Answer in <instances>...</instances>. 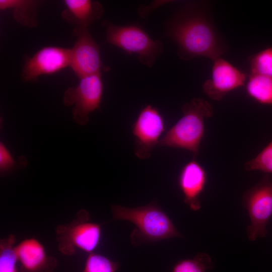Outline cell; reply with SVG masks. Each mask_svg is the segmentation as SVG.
<instances>
[{
	"label": "cell",
	"mask_w": 272,
	"mask_h": 272,
	"mask_svg": "<svg viewBox=\"0 0 272 272\" xmlns=\"http://www.w3.org/2000/svg\"><path fill=\"white\" fill-rule=\"evenodd\" d=\"M119 267L118 262L97 254L91 253L87 258L83 272H116Z\"/></svg>",
	"instance_id": "20"
},
{
	"label": "cell",
	"mask_w": 272,
	"mask_h": 272,
	"mask_svg": "<svg viewBox=\"0 0 272 272\" xmlns=\"http://www.w3.org/2000/svg\"><path fill=\"white\" fill-rule=\"evenodd\" d=\"M207 182L205 170L195 160L187 163L181 169L178 185L184 196V202L192 211L201 208L200 196Z\"/></svg>",
	"instance_id": "11"
},
{
	"label": "cell",
	"mask_w": 272,
	"mask_h": 272,
	"mask_svg": "<svg viewBox=\"0 0 272 272\" xmlns=\"http://www.w3.org/2000/svg\"><path fill=\"white\" fill-rule=\"evenodd\" d=\"M103 26L108 43L129 53L138 54L140 62L151 67L163 53V46L159 40H153L141 27L135 25L120 26L105 20Z\"/></svg>",
	"instance_id": "4"
},
{
	"label": "cell",
	"mask_w": 272,
	"mask_h": 272,
	"mask_svg": "<svg viewBox=\"0 0 272 272\" xmlns=\"http://www.w3.org/2000/svg\"><path fill=\"white\" fill-rule=\"evenodd\" d=\"M71 48L45 46L25 59L21 73L25 82H36L42 75L56 73L70 66Z\"/></svg>",
	"instance_id": "9"
},
{
	"label": "cell",
	"mask_w": 272,
	"mask_h": 272,
	"mask_svg": "<svg viewBox=\"0 0 272 272\" xmlns=\"http://www.w3.org/2000/svg\"><path fill=\"white\" fill-rule=\"evenodd\" d=\"M13 242L11 238L7 243L1 246L0 272H17L16 264L18 258L15 250L11 246Z\"/></svg>",
	"instance_id": "21"
},
{
	"label": "cell",
	"mask_w": 272,
	"mask_h": 272,
	"mask_svg": "<svg viewBox=\"0 0 272 272\" xmlns=\"http://www.w3.org/2000/svg\"><path fill=\"white\" fill-rule=\"evenodd\" d=\"M247 171L259 170L266 174L272 173V141L255 157L245 164Z\"/></svg>",
	"instance_id": "19"
},
{
	"label": "cell",
	"mask_w": 272,
	"mask_h": 272,
	"mask_svg": "<svg viewBox=\"0 0 272 272\" xmlns=\"http://www.w3.org/2000/svg\"><path fill=\"white\" fill-rule=\"evenodd\" d=\"M103 91L101 74H98L80 78L76 86L64 92L63 103L66 106L74 105L72 113L77 123L87 124L89 114L100 107Z\"/></svg>",
	"instance_id": "6"
},
{
	"label": "cell",
	"mask_w": 272,
	"mask_h": 272,
	"mask_svg": "<svg viewBox=\"0 0 272 272\" xmlns=\"http://www.w3.org/2000/svg\"><path fill=\"white\" fill-rule=\"evenodd\" d=\"M135 138L134 152L139 158L145 160L151 155L153 148L158 145L165 130L164 120L158 109L151 105L145 106L132 125Z\"/></svg>",
	"instance_id": "8"
},
{
	"label": "cell",
	"mask_w": 272,
	"mask_h": 272,
	"mask_svg": "<svg viewBox=\"0 0 272 272\" xmlns=\"http://www.w3.org/2000/svg\"><path fill=\"white\" fill-rule=\"evenodd\" d=\"M15 250L18 259L28 271H38L46 264L44 250L41 245L34 239L24 241Z\"/></svg>",
	"instance_id": "14"
},
{
	"label": "cell",
	"mask_w": 272,
	"mask_h": 272,
	"mask_svg": "<svg viewBox=\"0 0 272 272\" xmlns=\"http://www.w3.org/2000/svg\"><path fill=\"white\" fill-rule=\"evenodd\" d=\"M246 89L248 95L257 102L272 105V77L251 74Z\"/></svg>",
	"instance_id": "16"
},
{
	"label": "cell",
	"mask_w": 272,
	"mask_h": 272,
	"mask_svg": "<svg viewBox=\"0 0 272 272\" xmlns=\"http://www.w3.org/2000/svg\"><path fill=\"white\" fill-rule=\"evenodd\" d=\"M213 268L210 256L200 252L192 258L185 259L177 262L172 272H208Z\"/></svg>",
	"instance_id": "17"
},
{
	"label": "cell",
	"mask_w": 272,
	"mask_h": 272,
	"mask_svg": "<svg viewBox=\"0 0 272 272\" xmlns=\"http://www.w3.org/2000/svg\"><path fill=\"white\" fill-rule=\"evenodd\" d=\"M182 116L159 141L158 145L188 150L197 156L205 133V121L212 116L213 108L207 101L195 98L181 108Z\"/></svg>",
	"instance_id": "3"
},
{
	"label": "cell",
	"mask_w": 272,
	"mask_h": 272,
	"mask_svg": "<svg viewBox=\"0 0 272 272\" xmlns=\"http://www.w3.org/2000/svg\"><path fill=\"white\" fill-rule=\"evenodd\" d=\"M246 75L226 60H214L212 77L202 85L204 93L213 100L220 101L229 92L242 86Z\"/></svg>",
	"instance_id": "10"
},
{
	"label": "cell",
	"mask_w": 272,
	"mask_h": 272,
	"mask_svg": "<svg viewBox=\"0 0 272 272\" xmlns=\"http://www.w3.org/2000/svg\"><path fill=\"white\" fill-rule=\"evenodd\" d=\"M62 19L74 27H87L103 15V6L92 0H64Z\"/></svg>",
	"instance_id": "12"
},
{
	"label": "cell",
	"mask_w": 272,
	"mask_h": 272,
	"mask_svg": "<svg viewBox=\"0 0 272 272\" xmlns=\"http://www.w3.org/2000/svg\"><path fill=\"white\" fill-rule=\"evenodd\" d=\"M166 34L184 60L205 56L214 61L227 50L208 16L195 6H186L176 13L167 24Z\"/></svg>",
	"instance_id": "1"
},
{
	"label": "cell",
	"mask_w": 272,
	"mask_h": 272,
	"mask_svg": "<svg viewBox=\"0 0 272 272\" xmlns=\"http://www.w3.org/2000/svg\"><path fill=\"white\" fill-rule=\"evenodd\" d=\"M43 3L40 0H0V10H11L18 24L34 28L38 25L37 10Z\"/></svg>",
	"instance_id": "13"
},
{
	"label": "cell",
	"mask_w": 272,
	"mask_h": 272,
	"mask_svg": "<svg viewBox=\"0 0 272 272\" xmlns=\"http://www.w3.org/2000/svg\"><path fill=\"white\" fill-rule=\"evenodd\" d=\"M27 164V160L21 157L16 162L7 147L2 142L0 143V170L2 174H6L14 171L18 166Z\"/></svg>",
	"instance_id": "22"
},
{
	"label": "cell",
	"mask_w": 272,
	"mask_h": 272,
	"mask_svg": "<svg viewBox=\"0 0 272 272\" xmlns=\"http://www.w3.org/2000/svg\"><path fill=\"white\" fill-rule=\"evenodd\" d=\"M112 212L113 219L129 221L137 226L131 234L134 245L183 237L155 201L137 208L113 205Z\"/></svg>",
	"instance_id": "2"
},
{
	"label": "cell",
	"mask_w": 272,
	"mask_h": 272,
	"mask_svg": "<svg viewBox=\"0 0 272 272\" xmlns=\"http://www.w3.org/2000/svg\"><path fill=\"white\" fill-rule=\"evenodd\" d=\"M73 34L76 37L71 48L70 67L79 78L107 71L108 67L101 61L99 47L87 27H74Z\"/></svg>",
	"instance_id": "7"
},
{
	"label": "cell",
	"mask_w": 272,
	"mask_h": 272,
	"mask_svg": "<svg viewBox=\"0 0 272 272\" xmlns=\"http://www.w3.org/2000/svg\"><path fill=\"white\" fill-rule=\"evenodd\" d=\"M100 234L98 225L86 223L74 227L71 232L70 238L75 246L86 252H91L97 246Z\"/></svg>",
	"instance_id": "15"
},
{
	"label": "cell",
	"mask_w": 272,
	"mask_h": 272,
	"mask_svg": "<svg viewBox=\"0 0 272 272\" xmlns=\"http://www.w3.org/2000/svg\"><path fill=\"white\" fill-rule=\"evenodd\" d=\"M242 205L247 211L250 221L246 228L248 239L253 241L265 237L267 224L272 215V181L269 174L243 193Z\"/></svg>",
	"instance_id": "5"
},
{
	"label": "cell",
	"mask_w": 272,
	"mask_h": 272,
	"mask_svg": "<svg viewBox=\"0 0 272 272\" xmlns=\"http://www.w3.org/2000/svg\"><path fill=\"white\" fill-rule=\"evenodd\" d=\"M251 74L272 77V47L265 49L250 59Z\"/></svg>",
	"instance_id": "18"
}]
</instances>
